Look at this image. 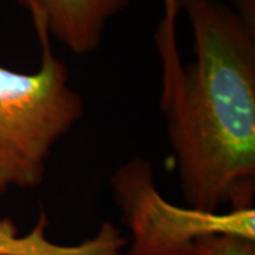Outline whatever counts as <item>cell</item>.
Listing matches in <instances>:
<instances>
[{
	"label": "cell",
	"instance_id": "obj_1",
	"mask_svg": "<svg viewBox=\"0 0 255 255\" xmlns=\"http://www.w3.org/2000/svg\"><path fill=\"white\" fill-rule=\"evenodd\" d=\"M194 61L183 67L174 21L156 31L166 118L179 184L187 207L219 213L254 207V16L219 0H180Z\"/></svg>",
	"mask_w": 255,
	"mask_h": 255
},
{
	"label": "cell",
	"instance_id": "obj_3",
	"mask_svg": "<svg viewBox=\"0 0 255 255\" xmlns=\"http://www.w3.org/2000/svg\"><path fill=\"white\" fill-rule=\"evenodd\" d=\"M111 187L132 234L128 255H191L199 240L216 234L255 240L254 207L209 213L174 206L156 190L153 167L145 159L121 164Z\"/></svg>",
	"mask_w": 255,
	"mask_h": 255
},
{
	"label": "cell",
	"instance_id": "obj_6",
	"mask_svg": "<svg viewBox=\"0 0 255 255\" xmlns=\"http://www.w3.org/2000/svg\"><path fill=\"white\" fill-rule=\"evenodd\" d=\"M191 255H255V240L233 234L209 236L197 241Z\"/></svg>",
	"mask_w": 255,
	"mask_h": 255
},
{
	"label": "cell",
	"instance_id": "obj_7",
	"mask_svg": "<svg viewBox=\"0 0 255 255\" xmlns=\"http://www.w3.org/2000/svg\"><path fill=\"white\" fill-rule=\"evenodd\" d=\"M179 1L180 0H163V7H164V17L169 21H174L177 13L180 11L179 7Z\"/></svg>",
	"mask_w": 255,
	"mask_h": 255
},
{
	"label": "cell",
	"instance_id": "obj_8",
	"mask_svg": "<svg viewBox=\"0 0 255 255\" xmlns=\"http://www.w3.org/2000/svg\"><path fill=\"white\" fill-rule=\"evenodd\" d=\"M240 6H241L240 9L241 13L254 16V0H240Z\"/></svg>",
	"mask_w": 255,
	"mask_h": 255
},
{
	"label": "cell",
	"instance_id": "obj_2",
	"mask_svg": "<svg viewBox=\"0 0 255 255\" xmlns=\"http://www.w3.org/2000/svg\"><path fill=\"white\" fill-rule=\"evenodd\" d=\"M34 30L41 44L38 71L0 65V194L40 186L54 145L84 114L81 95L70 85L65 64L53 54L48 33Z\"/></svg>",
	"mask_w": 255,
	"mask_h": 255
},
{
	"label": "cell",
	"instance_id": "obj_5",
	"mask_svg": "<svg viewBox=\"0 0 255 255\" xmlns=\"http://www.w3.org/2000/svg\"><path fill=\"white\" fill-rule=\"evenodd\" d=\"M48 217L41 213L36 226L26 236L9 217H0V255H125L128 246L121 230L110 221L101 224L97 234L75 246L55 244L47 238Z\"/></svg>",
	"mask_w": 255,
	"mask_h": 255
},
{
	"label": "cell",
	"instance_id": "obj_4",
	"mask_svg": "<svg viewBox=\"0 0 255 255\" xmlns=\"http://www.w3.org/2000/svg\"><path fill=\"white\" fill-rule=\"evenodd\" d=\"M130 0H20L43 27L75 54H88L100 47L111 18Z\"/></svg>",
	"mask_w": 255,
	"mask_h": 255
}]
</instances>
